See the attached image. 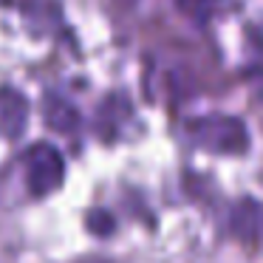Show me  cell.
Returning a JSON list of instances; mask_svg holds the SVG:
<instances>
[{
	"mask_svg": "<svg viewBox=\"0 0 263 263\" xmlns=\"http://www.w3.org/2000/svg\"><path fill=\"white\" fill-rule=\"evenodd\" d=\"M85 223H88V229H91V232H97V235H105V232H110V229H114V218H110L108 212H99V210L88 212Z\"/></svg>",
	"mask_w": 263,
	"mask_h": 263,
	"instance_id": "cell-6",
	"label": "cell"
},
{
	"mask_svg": "<svg viewBox=\"0 0 263 263\" xmlns=\"http://www.w3.org/2000/svg\"><path fill=\"white\" fill-rule=\"evenodd\" d=\"M23 170H26V184H29L31 195L46 198L63 184L65 161L54 144L40 142V144H31L23 153Z\"/></svg>",
	"mask_w": 263,
	"mask_h": 263,
	"instance_id": "cell-2",
	"label": "cell"
},
{
	"mask_svg": "<svg viewBox=\"0 0 263 263\" xmlns=\"http://www.w3.org/2000/svg\"><path fill=\"white\" fill-rule=\"evenodd\" d=\"M29 119V102L14 88H0V133L3 136H20Z\"/></svg>",
	"mask_w": 263,
	"mask_h": 263,
	"instance_id": "cell-3",
	"label": "cell"
},
{
	"mask_svg": "<svg viewBox=\"0 0 263 263\" xmlns=\"http://www.w3.org/2000/svg\"><path fill=\"white\" fill-rule=\"evenodd\" d=\"M80 263H114V260H99V257H91V260H80Z\"/></svg>",
	"mask_w": 263,
	"mask_h": 263,
	"instance_id": "cell-8",
	"label": "cell"
},
{
	"mask_svg": "<svg viewBox=\"0 0 263 263\" xmlns=\"http://www.w3.org/2000/svg\"><path fill=\"white\" fill-rule=\"evenodd\" d=\"M249 46H252V57H255V63L263 68V29L260 31H252Z\"/></svg>",
	"mask_w": 263,
	"mask_h": 263,
	"instance_id": "cell-7",
	"label": "cell"
},
{
	"mask_svg": "<svg viewBox=\"0 0 263 263\" xmlns=\"http://www.w3.org/2000/svg\"><path fill=\"white\" fill-rule=\"evenodd\" d=\"M173 3H176V9L184 17L195 20V23H204V20H210L215 14L221 0H173Z\"/></svg>",
	"mask_w": 263,
	"mask_h": 263,
	"instance_id": "cell-5",
	"label": "cell"
},
{
	"mask_svg": "<svg viewBox=\"0 0 263 263\" xmlns=\"http://www.w3.org/2000/svg\"><path fill=\"white\" fill-rule=\"evenodd\" d=\"M46 122H48V127L57 130V133H74L77 125H80V116H77V110L71 108L68 102L51 97L46 102Z\"/></svg>",
	"mask_w": 263,
	"mask_h": 263,
	"instance_id": "cell-4",
	"label": "cell"
},
{
	"mask_svg": "<svg viewBox=\"0 0 263 263\" xmlns=\"http://www.w3.org/2000/svg\"><path fill=\"white\" fill-rule=\"evenodd\" d=\"M190 136L198 147L210 150V153H246L249 147V130L240 119L227 114H210L201 119L190 122Z\"/></svg>",
	"mask_w": 263,
	"mask_h": 263,
	"instance_id": "cell-1",
	"label": "cell"
}]
</instances>
